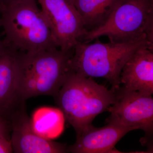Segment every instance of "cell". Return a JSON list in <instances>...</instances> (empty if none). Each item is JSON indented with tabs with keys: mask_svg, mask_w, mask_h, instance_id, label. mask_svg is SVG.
<instances>
[{
	"mask_svg": "<svg viewBox=\"0 0 153 153\" xmlns=\"http://www.w3.org/2000/svg\"><path fill=\"white\" fill-rule=\"evenodd\" d=\"M13 152L10 137L0 134V153Z\"/></svg>",
	"mask_w": 153,
	"mask_h": 153,
	"instance_id": "cell-13",
	"label": "cell"
},
{
	"mask_svg": "<svg viewBox=\"0 0 153 153\" xmlns=\"http://www.w3.org/2000/svg\"><path fill=\"white\" fill-rule=\"evenodd\" d=\"M1 5H0V15H1Z\"/></svg>",
	"mask_w": 153,
	"mask_h": 153,
	"instance_id": "cell-17",
	"label": "cell"
},
{
	"mask_svg": "<svg viewBox=\"0 0 153 153\" xmlns=\"http://www.w3.org/2000/svg\"><path fill=\"white\" fill-rule=\"evenodd\" d=\"M0 56V115L9 121L22 102L17 72L16 52L8 47Z\"/></svg>",
	"mask_w": 153,
	"mask_h": 153,
	"instance_id": "cell-11",
	"label": "cell"
},
{
	"mask_svg": "<svg viewBox=\"0 0 153 153\" xmlns=\"http://www.w3.org/2000/svg\"><path fill=\"white\" fill-rule=\"evenodd\" d=\"M73 50L58 48L38 52L17 51L16 60L22 99L40 95L55 97L71 70Z\"/></svg>",
	"mask_w": 153,
	"mask_h": 153,
	"instance_id": "cell-2",
	"label": "cell"
},
{
	"mask_svg": "<svg viewBox=\"0 0 153 153\" xmlns=\"http://www.w3.org/2000/svg\"><path fill=\"white\" fill-rule=\"evenodd\" d=\"M87 31L102 25L119 0H72Z\"/></svg>",
	"mask_w": 153,
	"mask_h": 153,
	"instance_id": "cell-12",
	"label": "cell"
},
{
	"mask_svg": "<svg viewBox=\"0 0 153 153\" xmlns=\"http://www.w3.org/2000/svg\"><path fill=\"white\" fill-rule=\"evenodd\" d=\"M0 27L6 46L20 52L58 48L36 0H13L2 7Z\"/></svg>",
	"mask_w": 153,
	"mask_h": 153,
	"instance_id": "cell-3",
	"label": "cell"
},
{
	"mask_svg": "<svg viewBox=\"0 0 153 153\" xmlns=\"http://www.w3.org/2000/svg\"><path fill=\"white\" fill-rule=\"evenodd\" d=\"M103 127L91 125L76 137V142L68 147L73 153H120L115 149L120 140L131 130L111 122Z\"/></svg>",
	"mask_w": 153,
	"mask_h": 153,
	"instance_id": "cell-10",
	"label": "cell"
},
{
	"mask_svg": "<svg viewBox=\"0 0 153 153\" xmlns=\"http://www.w3.org/2000/svg\"><path fill=\"white\" fill-rule=\"evenodd\" d=\"M121 90L153 94V47L146 45L135 52L120 74Z\"/></svg>",
	"mask_w": 153,
	"mask_h": 153,
	"instance_id": "cell-9",
	"label": "cell"
},
{
	"mask_svg": "<svg viewBox=\"0 0 153 153\" xmlns=\"http://www.w3.org/2000/svg\"><path fill=\"white\" fill-rule=\"evenodd\" d=\"M93 44L79 41L70 59L72 71L87 77L106 79L117 91L120 88V74L125 64L140 47L153 45L146 39L115 43H102L98 38Z\"/></svg>",
	"mask_w": 153,
	"mask_h": 153,
	"instance_id": "cell-4",
	"label": "cell"
},
{
	"mask_svg": "<svg viewBox=\"0 0 153 153\" xmlns=\"http://www.w3.org/2000/svg\"><path fill=\"white\" fill-rule=\"evenodd\" d=\"M64 118L75 130L76 137L92 125L97 116L114 104L117 92L70 70L55 97Z\"/></svg>",
	"mask_w": 153,
	"mask_h": 153,
	"instance_id": "cell-1",
	"label": "cell"
},
{
	"mask_svg": "<svg viewBox=\"0 0 153 153\" xmlns=\"http://www.w3.org/2000/svg\"><path fill=\"white\" fill-rule=\"evenodd\" d=\"M24 102L11 115L10 141L16 153L68 152L66 145L53 141L38 134L33 128Z\"/></svg>",
	"mask_w": 153,
	"mask_h": 153,
	"instance_id": "cell-8",
	"label": "cell"
},
{
	"mask_svg": "<svg viewBox=\"0 0 153 153\" xmlns=\"http://www.w3.org/2000/svg\"><path fill=\"white\" fill-rule=\"evenodd\" d=\"M13 1V0H0V5H1V8L2 6Z\"/></svg>",
	"mask_w": 153,
	"mask_h": 153,
	"instance_id": "cell-16",
	"label": "cell"
},
{
	"mask_svg": "<svg viewBox=\"0 0 153 153\" xmlns=\"http://www.w3.org/2000/svg\"><path fill=\"white\" fill-rule=\"evenodd\" d=\"M10 123L0 115V134L10 137Z\"/></svg>",
	"mask_w": 153,
	"mask_h": 153,
	"instance_id": "cell-14",
	"label": "cell"
},
{
	"mask_svg": "<svg viewBox=\"0 0 153 153\" xmlns=\"http://www.w3.org/2000/svg\"><path fill=\"white\" fill-rule=\"evenodd\" d=\"M117 98L107 111L111 122L131 130L141 129L148 136L153 131V99L152 95L136 91H117Z\"/></svg>",
	"mask_w": 153,
	"mask_h": 153,
	"instance_id": "cell-7",
	"label": "cell"
},
{
	"mask_svg": "<svg viewBox=\"0 0 153 153\" xmlns=\"http://www.w3.org/2000/svg\"><path fill=\"white\" fill-rule=\"evenodd\" d=\"M58 49L73 50L87 30L72 0H36Z\"/></svg>",
	"mask_w": 153,
	"mask_h": 153,
	"instance_id": "cell-6",
	"label": "cell"
},
{
	"mask_svg": "<svg viewBox=\"0 0 153 153\" xmlns=\"http://www.w3.org/2000/svg\"><path fill=\"white\" fill-rule=\"evenodd\" d=\"M7 46L3 41L0 40V56L2 55L7 50Z\"/></svg>",
	"mask_w": 153,
	"mask_h": 153,
	"instance_id": "cell-15",
	"label": "cell"
},
{
	"mask_svg": "<svg viewBox=\"0 0 153 153\" xmlns=\"http://www.w3.org/2000/svg\"><path fill=\"white\" fill-rule=\"evenodd\" d=\"M102 36L115 43L146 39L153 45V0H119L105 22L87 31L80 41Z\"/></svg>",
	"mask_w": 153,
	"mask_h": 153,
	"instance_id": "cell-5",
	"label": "cell"
}]
</instances>
